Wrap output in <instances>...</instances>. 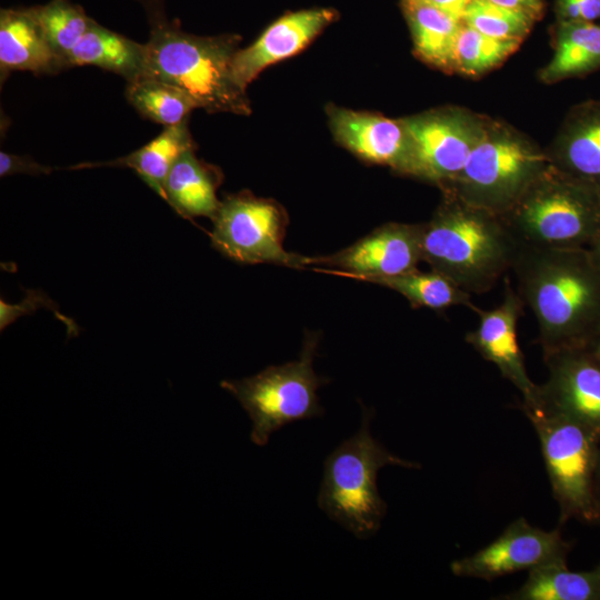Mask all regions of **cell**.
Here are the masks:
<instances>
[{"label":"cell","mask_w":600,"mask_h":600,"mask_svg":"<svg viewBox=\"0 0 600 600\" xmlns=\"http://www.w3.org/2000/svg\"><path fill=\"white\" fill-rule=\"evenodd\" d=\"M594 493H596V500H597V507L600 518V443H599V456H598V464H597V471H596V480H594Z\"/></svg>","instance_id":"e575fe53"},{"label":"cell","mask_w":600,"mask_h":600,"mask_svg":"<svg viewBox=\"0 0 600 600\" xmlns=\"http://www.w3.org/2000/svg\"><path fill=\"white\" fill-rule=\"evenodd\" d=\"M501 218L519 244L589 248L600 234V191L549 164Z\"/></svg>","instance_id":"5b68a950"},{"label":"cell","mask_w":600,"mask_h":600,"mask_svg":"<svg viewBox=\"0 0 600 600\" xmlns=\"http://www.w3.org/2000/svg\"><path fill=\"white\" fill-rule=\"evenodd\" d=\"M551 34L553 53L538 73L541 82L553 84L600 69V23L557 20Z\"/></svg>","instance_id":"d6986e66"},{"label":"cell","mask_w":600,"mask_h":600,"mask_svg":"<svg viewBox=\"0 0 600 600\" xmlns=\"http://www.w3.org/2000/svg\"><path fill=\"white\" fill-rule=\"evenodd\" d=\"M219 183V172L199 160L193 149H188L177 158L168 173L166 202L184 218L213 219L221 202L216 194Z\"/></svg>","instance_id":"ffe728a7"},{"label":"cell","mask_w":600,"mask_h":600,"mask_svg":"<svg viewBox=\"0 0 600 600\" xmlns=\"http://www.w3.org/2000/svg\"><path fill=\"white\" fill-rule=\"evenodd\" d=\"M421 236L422 223L388 222L333 254L310 257V264L333 268L313 271L360 281L399 276L422 261Z\"/></svg>","instance_id":"7c38bea8"},{"label":"cell","mask_w":600,"mask_h":600,"mask_svg":"<svg viewBox=\"0 0 600 600\" xmlns=\"http://www.w3.org/2000/svg\"><path fill=\"white\" fill-rule=\"evenodd\" d=\"M442 193L422 223V261L470 294L488 292L511 270L519 242L500 216Z\"/></svg>","instance_id":"7a4b0ae2"},{"label":"cell","mask_w":600,"mask_h":600,"mask_svg":"<svg viewBox=\"0 0 600 600\" xmlns=\"http://www.w3.org/2000/svg\"><path fill=\"white\" fill-rule=\"evenodd\" d=\"M511 270L534 314L543 357L600 342V263L589 248L519 244Z\"/></svg>","instance_id":"6da1fadb"},{"label":"cell","mask_w":600,"mask_h":600,"mask_svg":"<svg viewBox=\"0 0 600 600\" xmlns=\"http://www.w3.org/2000/svg\"><path fill=\"white\" fill-rule=\"evenodd\" d=\"M596 351H597V353H598V356H599V358H600V342L598 343V346H597V348H596Z\"/></svg>","instance_id":"8d00e7d4"},{"label":"cell","mask_w":600,"mask_h":600,"mask_svg":"<svg viewBox=\"0 0 600 600\" xmlns=\"http://www.w3.org/2000/svg\"><path fill=\"white\" fill-rule=\"evenodd\" d=\"M543 359L548 378L527 401L570 417L600 436V358L596 349L560 350Z\"/></svg>","instance_id":"4fadbf2b"},{"label":"cell","mask_w":600,"mask_h":600,"mask_svg":"<svg viewBox=\"0 0 600 600\" xmlns=\"http://www.w3.org/2000/svg\"><path fill=\"white\" fill-rule=\"evenodd\" d=\"M494 4L518 10L532 17L534 20H540L544 13L543 0H487Z\"/></svg>","instance_id":"d6a6232c"},{"label":"cell","mask_w":600,"mask_h":600,"mask_svg":"<svg viewBox=\"0 0 600 600\" xmlns=\"http://www.w3.org/2000/svg\"><path fill=\"white\" fill-rule=\"evenodd\" d=\"M549 164L546 149L511 124L491 118L459 174L441 191L501 217Z\"/></svg>","instance_id":"8992f818"},{"label":"cell","mask_w":600,"mask_h":600,"mask_svg":"<svg viewBox=\"0 0 600 600\" xmlns=\"http://www.w3.org/2000/svg\"><path fill=\"white\" fill-rule=\"evenodd\" d=\"M524 307L517 289L507 278L501 303L490 310L478 308L474 312L479 316V323L464 339L483 359L492 362L527 401L533 398L538 384L528 376L518 342V321Z\"/></svg>","instance_id":"5bb4252c"},{"label":"cell","mask_w":600,"mask_h":600,"mask_svg":"<svg viewBox=\"0 0 600 600\" xmlns=\"http://www.w3.org/2000/svg\"><path fill=\"white\" fill-rule=\"evenodd\" d=\"M536 21L524 12L504 8L487 0H472L462 17L464 24L483 34L518 42L524 40Z\"/></svg>","instance_id":"f1b7e54d"},{"label":"cell","mask_w":600,"mask_h":600,"mask_svg":"<svg viewBox=\"0 0 600 600\" xmlns=\"http://www.w3.org/2000/svg\"><path fill=\"white\" fill-rule=\"evenodd\" d=\"M546 151L552 167L600 191V99L573 106Z\"/></svg>","instance_id":"e0dca14e"},{"label":"cell","mask_w":600,"mask_h":600,"mask_svg":"<svg viewBox=\"0 0 600 600\" xmlns=\"http://www.w3.org/2000/svg\"><path fill=\"white\" fill-rule=\"evenodd\" d=\"M333 19L334 11L329 9L303 10L278 19L251 46L237 50L232 59L234 81L246 90L263 69L301 51Z\"/></svg>","instance_id":"9a60e30c"},{"label":"cell","mask_w":600,"mask_h":600,"mask_svg":"<svg viewBox=\"0 0 600 600\" xmlns=\"http://www.w3.org/2000/svg\"><path fill=\"white\" fill-rule=\"evenodd\" d=\"M570 549L559 528L547 531L520 517L486 547L452 561L450 569L456 577L490 581L548 563L567 562Z\"/></svg>","instance_id":"8fae6325"},{"label":"cell","mask_w":600,"mask_h":600,"mask_svg":"<svg viewBox=\"0 0 600 600\" xmlns=\"http://www.w3.org/2000/svg\"><path fill=\"white\" fill-rule=\"evenodd\" d=\"M373 411L363 407L361 426L324 460L318 493L319 508L358 539L374 536L387 513V503L377 487V476L386 466L419 469L418 462L389 452L371 434Z\"/></svg>","instance_id":"277c9868"},{"label":"cell","mask_w":600,"mask_h":600,"mask_svg":"<svg viewBox=\"0 0 600 600\" xmlns=\"http://www.w3.org/2000/svg\"><path fill=\"white\" fill-rule=\"evenodd\" d=\"M64 68L28 8L1 10L0 69L2 78L10 71L52 74Z\"/></svg>","instance_id":"ac0fdd59"},{"label":"cell","mask_w":600,"mask_h":600,"mask_svg":"<svg viewBox=\"0 0 600 600\" xmlns=\"http://www.w3.org/2000/svg\"><path fill=\"white\" fill-rule=\"evenodd\" d=\"M51 171L52 169L50 167L40 164L30 157L0 152V176L2 178L17 173L32 176L49 174Z\"/></svg>","instance_id":"1f68e13d"},{"label":"cell","mask_w":600,"mask_h":600,"mask_svg":"<svg viewBox=\"0 0 600 600\" xmlns=\"http://www.w3.org/2000/svg\"><path fill=\"white\" fill-rule=\"evenodd\" d=\"M522 409L540 441L560 523L600 522L594 493L600 436L534 400L523 402Z\"/></svg>","instance_id":"52a82bcc"},{"label":"cell","mask_w":600,"mask_h":600,"mask_svg":"<svg viewBox=\"0 0 600 600\" xmlns=\"http://www.w3.org/2000/svg\"><path fill=\"white\" fill-rule=\"evenodd\" d=\"M39 308L51 310L53 314L61 320L68 328V334H77L78 329L76 323L62 314L58 306L40 290H26L24 299L17 304H9L1 299L0 301V329H6L10 323L18 318L31 314Z\"/></svg>","instance_id":"f546056e"},{"label":"cell","mask_w":600,"mask_h":600,"mask_svg":"<svg viewBox=\"0 0 600 600\" xmlns=\"http://www.w3.org/2000/svg\"><path fill=\"white\" fill-rule=\"evenodd\" d=\"M213 220L211 243L227 258L244 264L273 263L302 269L310 257L283 248L288 218L274 201L242 191L224 197Z\"/></svg>","instance_id":"30bf717a"},{"label":"cell","mask_w":600,"mask_h":600,"mask_svg":"<svg viewBox=\"0 0 600 600\" xmlns=\"http://www.w3.org/2000/svg\"><path fill=\"white\" fill-rule=\"evenodd\" d=\"M589 249L594 256V258L597 259V261L600 263V234L594 240V242L589 247Z\"/></svg>","instance_id":"d590c367"},{"label":"cell","mask_w":600,"mask_h":600,"mask_svg":"<svg viewBox=\"0 0 600 600\" xmlns=\"http://www.w3.org/2000/svg\"><path fill=\"white\" fill-rule=\"evenodd\" d=\"M329 118L334 138L344 148L370 163L401 173L409 151L402 119L333 107Z\"/></svg>","instance_id":"2e32d148"},{"label":"cell","mask_w":600,"mask_h":600,"mask_svg":"<svg viewBox=\"0 0 600 600\" xmlns=\"http://www.w3.org/2000/svg\"><path fill=\"white\" fill-rule=\"evenodd\" d=\"M402 2L423 3L462 21V17L472 0H402Z\"/></svg>","instance_id":"836d02e7"},{"label":"cell","mask_w":600,"mask_h":600,"mask_svg":"<svg viewBox=\"0 0 600 600\" xmlns=\"http://www.w3.org/2000/svg\"><path fill=\"white\" fill-rule=\"evenodd\" d=\"M43 31L48 42L66 68L68 59L89 29L93 19L69 0H51L47 4L28 8Z\"/></svg>","instance_id":"83f0119b"},{"label":"cell","mask_w":600,"mask_h":600,"mask_svg":"<svg viewBox=\"0 0 600 600\" xmlns=\"http://www.w3.org/2000/svg\"><path fill=\"white\" fill-rule=\"evenodd\" d=\"M188 149H193L187 121L166 127V129L149 143L122 158L99 163H81L70 169H84L102 166L127 167L137 174L159 197L166 201L164 182L177 158Z\"/></svg>","instance_id":"7402d4cb"},{"label":"cell","mask_w":600,"mask_h":600,"mask_svg":"<svg viewBox=\"0 0 600 600\" xmlns=\"http://www.w3.org/2000/svg\"><path fill=\"white\" fill-rule=\"evenodd\" d=\"M68 66L98 67L132 82L147 77L146 44L111 31L93 20L71 51Z\"/></svg>","instance_id":"44dd1931"},{"label":"cell","mask_w":600,"mask_h":600,"mask_svg":"<svg viewBox=\"0 0 600 600\" xmlns=\"http://www.w3.org/2000/svg\"><path fill=\"white\" fill-rule=\"evenodd\" d=\"M498 599L600 600V563L589 571H571L567 562L533 568L518 590Z\"/></svg>","instance_id":"603a6c76"},{"label":"cell","mask_w":600,"mask_h":600,"mask_svg":"<svg viewBox=\"0 0 600 600\" xmlns=\"http://www.w3.org/2000/svg\"><path fill=\"white\" fill-rule=\"evenodd\" d=\"M126 94L144 118L164 127L187 121L189 113L198 108L182 89L151 77L128 82Z\"/></svg>","instance_id":"484cf974"},{"label":"cell","mask_w":600,"mask_h":600,"mask_svg":"<svg viewBox=\"0 0 600 600\" xmlns=\"http://www.w3.org/2000/svg\"><path fill=\"white\" fill-rule=\"evenodd\" d=\"M371 282L392 289L403 296L412 308H428L444 311L451 307L463 306L476 311L471 294L461 289L447 276L436 271L418 269L393 277L373 278Z\"/></svg>","instance_id":"d4e9b609"},{"label":"cell","mask_w":600,"mask_h":600,"mask_svg":"<svg viewBox=\"0 0 600 600\" xmlns=\"http://www.w3.org/2000/svg\"><path fill=\"white\" fill-rule=\"evenodd\" d=\"M318 336H306L300 358L269 366L241 380H223L220 386L240 402L252 421L251 441L263 447L270 436L288 423L324 413L317 390L328 382L312 367Z\"/></svg>","instance_id":"ba28073f"},{"label":"cell","mask_w":600,"mask_h":600,"mask_svg":"<svg viewBox=\"0 0 600 600\" xmlns=\"http://www.w3.org/2000/svg\"><path fill=\"white\" fill-rule=\"evenodd\" d=\"M163 0H142L150 36L147 77L177 86L209 112H250L246 90L232 76L236 37H198L184 32L163 13Z\"/></svg>","instance_id":"3957f363"},{"label":"cell","mask_w":600,"mask_h":600,"mask_svg":"<svg viewBox=\"0 0 600 600\" xmlns=\"http://www.w3.org/2000/svg\"><path fill=\"white\" fill-rule=\"evenodd\" d=\"M554 10L560 21L600 20V0H556Z\"/></svg>","instance_id":"4dcf8cb0"},{"label":"cell","mask_w":600,"mask_h":600,"mask_svg":"<svg viewBox=\"0 0 600 600\" xmlns=\"http://www.w3.org/2000/svg\"><path fill=\"white\" fill-rule=\"evenodd\" d=\"M416 54L426 63L453 73V50L462 21L430 6L402 2Z\"/></svg>","instance_id":"cb8c5ba5"},{"label":"cell","mask_w":600,"mask_h":600,"mask_svg":"<svg viewBox=\"0 0 600 600\" xmlns=\"http://www.w3.org/2000/svg\"><path fill=\"white\" fill-rule=\"evenodd\" d=\"M409 151L400 174L438 186L449 184L482 139L490 117L446 106L402 118Z\"/></svg>","instance_id":"9c48e42d"},{"label":"cell","mask_w":600,"mask_h":600,"mask_svg":"<svg viewBox=\"0 0 600 600\" xmlns=\"http://www.w3.org/2000/svg\"><path fill=\"white\" fill-rule=\"evenodd\" d=\"M520 44L489 37L462 22L454 43L453 73L481 77L501 66Z\"/></svg>","instance_id":"4316f807"}]
</instances>
